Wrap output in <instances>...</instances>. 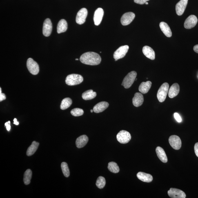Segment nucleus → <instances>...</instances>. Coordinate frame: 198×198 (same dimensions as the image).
<instances>
[{"instance_id":"obj_1","label":"nucleus","mask_w":198,"mask_h":198,"mask_svg":"<svg viewBox=\"0 0 198 198\" xmlns=\"http://www.w3.org/2000/svg\"><path fill=\"white\" fill-rule=\"evenodd\" d=\"M80 60L84 64L90 65H99L101 61L100 56L93 52H88L83 54Z\"/></svg>"},{"instance_id":"obj_2","label":"nucleus","mask_w":198,"mask_h":198,"mask_svg":"<svg viewBox=\"0 0 198 198\" xmlns=\"http://www.w3.org/2000/svg\"><path fill=\"white\" fill-rule=\"evenodd\" d=\"M83 78L80 74H72L67 76L65 82L69 86H75L81 84L83 82Z\"/></svg>"},{"instance_id":"obj_3","label":"nucleus","mask_w":198,"mask_h":198,"mask_svg":"<svg viewBox=\"0 0 198 198\" xmlns=\"http://www.w3.org/2000/svg\"><path fill=\"white\" fill-rule=\"evenodd\" d=\"M169 85L167 83H164L161 85L158 91L157 98L160 102L163 103L166 99L168 93Z\"/></svg>"},{"instance_id":"obj_4","label":"nucleus","mask_w":198,"mask_h":198,"mask_svg":"<svg viewBox=\"0 0 198 198\" xmlns=\"http://www.w3.org/2000/svg\"><path fill=\"white\" fill-rule=\"evenodd\" d=\"M137 76V72L134 71L129 73L124 77L121 85L124 86L125 88H130L135 81Z\"/></svg>"},{"instance_id":"obj_5","label":"nucleus","mask_w":198,"mask_h":198,"mask_svg":"<svg viewBox=\"0 0 198 198\" xmlns=\"http://www.w3.org/2000/svg\"><path fill=\"white\" fill-rule=\"evenodd\" d=\"M27 66L29 71L33 75H36L39 73V65L31 58H29L27 60Z\"/></svg>"},{"instance_id":"obj_6","label":"nucleus","mask_w":198,"mask_h":198,"mask_svg":"<svg viewBox=\"0 0 198 198\" xmlns=\"http://www.w3.org/2000/svg\"><path fill=\"white\" fill-rule=\"evenodd\" d=\"M116 138L120 143L126 144L130 141L131 137L128 132L126 131L121 130L118 133Z\"/></svg>"},{"instance_id":"obj_7","label":"nucleus","mask_w":198,"mask_h":198,"mask_svg":"<svg viewBox=\"0 0 198 198\" xmlns=\"http://www.w3.org/2000/svg\"><path fill=\"white\" fill-rule=\"evenodd\" d=\"M128 49L129 46L128 45L121 46L118 48L113 54V57L115 61L124 57L128 52Z\"/></svg>"},{"instance_id":"obj_8","label":"nucleus","mask_w":198,"mask_h":198,"mask_svg":"<svg viewBox=\"0 0 198 198\" xmlns=\"http://www.w3.org/2000/svg\"><path fill=\"white\" fill-rule=\"evenodd\" d=\"M88 14V10L86 8H83L81 9L78 12L76 16V23L79 25L84 23L86 21Z\"/></svg>"},{"instance_id":"obj_9","label":"nucleus","mask_w":198,"mask_h":198,"mask_svg":"<svg viewBox=\"0 0 198 198\" xmlns=\"http://www.w3.org/2000/svg\"><path fill=\"white\" fill-rule=\"evenodd\" d=\"M169 142L172 148L175 150H179L181 148L182 142L178 136L172 135L169 139Z\"/></svg>"},{"instance_id":"obj_10","label":"nucleus","mask_w":198,"mask_h":198,"mask_svg":"<svg viewBox=\"0 0 198 198\" xmlns=\"http://www.w3.org/2000/svg\"><path fill=\"white\" fill-rule=\"evenodd\" d=\"M168 194L172 198H185L186 197V194L183 191L176 188H170L168 191Z\"/></svg>"},{"instance_id":"obj_11","label":"nucleus","mask_w":198,"mask_h":198,"mask_svg":"<svg viewBox=\"0 0 198 198\" xmlns=\"http://www.w3.org/2000/svg\"><path fill=\"white\" fill-rule=\"evenodd\" d=\"M135 17V14L132 12H128L124 14L121 19V24L126 26L130 24Z\"/></svg>"},{"instance_id":"obj_12","label":"nucleus","mask_w":198,"mask_h":198,"mask_svg":"<svg viewBox=\"0 0 198 198\" xmlns=\"http://www.w3.org/2000/svg\"><path fill=\"white\" fill-rule=\"evenodd\" d=\"M198 22L196 16L193 15H190L185 20L184 23L185 28L187 29H190L195 27Z\"/></svg>"},{"instance_id":"obj_13","label":"nucleus","mask_w":198,"mask_h":198,"mask_svg":"<svg viewBox=\"0 0 198 198\" xmlns=\"http://www.w3.org/2000/svg\"><path fill=\"white\" fill-rule=\"evenodd\" d=\"M52 30V24L49 19L45 20L43 23V33L46 37H48L51 34Z\"/></svg>"},{"instance_id":"obj_14","label":"nucleus","mask_w":198,"mask_h":198,"mask_svg":"<svg viewBox=\"0 0 198 198\" xmlns=\"http://www.w3.org/2000/svg\"><path fill=\"white\" fill-rule=\"evenodd\" d=\"M188 0H181L176 5V13L178 16L182 15L186 8Z\"/></svg>"},{"instance_id":"obj_15","label":"nucleus","mask_w":198,"mask_h":198,"mask_svg":"<svg viewBox=\"0 0 198 198\" xmlns=\"http://www.w3.org/2000/svg\"><path fill=\"white\" fill-rule=\"evenodd\" d=\"M104 14V11L103 9L99 8L95 10L94 13V21L95 25H99L100 23Z\"/></svg>"},{"instance_id":"obj_16","label":"nucleus","mask_w":198,"mask_h":198,"mask_svg":"<svg viewBox=\"0 0 198 198\" xmlns=\"http://www.w3.org/2000/svg\"><path fill=\"white\" fill-rule=\"evenodd\" d=\"M144 98L142 94L139 92H136L132 99V103L134 106L139 107L143 104Z\"/></svg>"},{"instance_id":"obj_17","label":"nucleus","mask_w":198,"mask_h":198,"mask_svg":"<svg viewBox=\"0 0 198 198\" xmlns=\"http://www.w3.org/2000/svg\"><path fill=\"white\" fill-rule=\"evenodd\" d=\"M142 52L144 55L148 59L151 60H154L155 59V52L150 47L147 46L143 47Z\"/></svg>"},{"instance_id":"obj_18","label":"nucleus","mask_w":198,"mask_h":198,"mask_svg":"<svg viewBox=\"0 0 198 198\" xmlns=\"http://www.w3.org/2000/svg\"><path fill=\"white\" fill-rule=\"evenodd\" d=\"M180 91V88L178 84L177 83H174L170 87L168 90V96L171 99H172L177 96L178 94Z\"/></svg>"},{"instance_id":"obj_19","label":"nucleus","mask_w":198,"mask_h":198,"mask_svg":"<svg viewBox=\"0 0 198 198\" xmlns=\"http://www.w3.org/2000/svg\"><path fill=\"white\" fill-rule=\"evenodd\" d=\"M109 105V103L106 102H101L97 103L94 107L93 112L96 113H99L103 112L108 108Z\"/></svg>"},{"instance_id":"obj_20","label":"nucleus","mask_w":198,"mask_h":198,"mask_svg":"<svg viewBox=\"0 0 198 198\" xmlns=\"http://www.w3.org/2000/svg\"><path fill=\"white\" fill-rule=\"evenodd\" d=\"M156 151L157 157L163 163L167 162L168 159L166 153L163 149L160 147L158 146L156 148Z\"/></svg>"},{"instance_id":"obj_21","label":"nucleus","mask_w":198,"mask_h":198,"mask_svg":"<svg viewBox=\"0 0 198 198\" xmlns=\"http://www.w3.org/2000/svg\"><path fill=\"white\" fill-rule=\"evenodd\" d=\"M137 177L143 182H150L153 181V178L150 174L145 173V172H140L137 174Z\"/></svg>"},{"instance_id":"obj_22","label":"nucleus","mask_w":198,"mask_h":198,"mask_svg":"<svg viewBox=\"0 0 198 198\" xmlns=\"http://www.w3.org/2000/svg\"><path fill=\"white\" fill-rule=\"evenodd\" d=\"M88 137L86 135L81 136L76 139V146L78 148H83L88 143Z\"/></svg>"},{"instance_id":"obj_23","label":"nucleus","mask_w":198,"mask_h":198,"mask_svg":"<svg viewBox=\"0 0 198 198\" xmlns=\"http://www.w3.org/2000/svg\"><path fill=\"white\" fill-rule=\"evenodd\" d=\"M160 27L162 31L167 37L170 38L171 37L172 33L171 30L169 26L164 22H161L160 23Z\"/></svg>"},{"instance_id":"obj_24","label":"nucleus","mask_w":198,"mask_h":198,"mask_svg":"<svg viewBox=\"0 0 198 198\" xmlns=\"http://www.w3.org/2000/svg\"><path fill=\"white\" fill-rule=\"evenodd\" d=\"M152 85V82L149 81L142 83L139 86V91L143 94L148 93Z\"/></svg>"},{"instance_id":"obj_25","label":"nucleus","mask_w":198,"mask_h":198,"mask_svg":"<svg viewBox=\"0 0 198 198\" xmlns=\"http://www.w3.org/2000/svg\"><path fill=\"white\" fill-rule=\"evenodd\" d=\"M68 28V24L64 19L60 20L58 23L57 27V32L58 34L66 32Z\"/></svg>"},{"instance_id":"obj_26","label":"nucleus","mask_w":198,"mask_h":198,"mask_svg":"<svg viewBox=\"0 0 198 198\" xmlns=\"http://www.w3.org/2000/svg\"><path fill=\"white\" fill-rule=\"evenodd\" d=\"M39 145V143L35 141L33 142L32 144L29 147L27 152V155L28 156H32L35 153Z\"/></svg>"},{"instance_id":"obj_27","label":"nucleus","mask_w":198,"mask_h":198,"mask_svg":"<svg viewBox=\"0 0 198 198\" xmlns=\"http://www.w3.org/2000/svg\"><path fill=\"white\" fill-rule=\"evenodd\" d=\"M97 95V93L92 90L86 91L83 93L82 97L85 100H88L94 99Z\"/></svg>"},{"instance_id":"obj_28","label":"nucleus","mask_w":198,"mask_h":198,"mask_svg":"<svg viewBox=\"0 0 198 198\" xmlns=\"http://www.w3.org/2000/svg\"><path fill=\"white\" fill-rule=\"evenodd\" d=\"M72 103V99L70 98H65L61 102L60 108L62 110H66L71 105Z\"/></svg>"},{"instance_id":"obj_29","label":"nucleus","mask_w":198,"mask_h":198,"mask_svg":"<svg viewBox=\"0 0 198 198\" xmlns=\"http://www.w3.org/2000/svg\"><path fill=\"white\" fill-rule=\"evenodd\" d=\"M32 177V172L31 170L30 169L27 170L25 172L23 179V182L25 185H28L30 184Z\"/></svg>"},{"instance_id":"obj_30","label":"nucleus","mask_w":198,"mask_h":198,"mask_svg":"<svg viewBox=\"0 0 198 198\" xmlns=\"http://www.w3.org/2000/svg\"><path fill=\"white\" fill-rule=\"evenodd\" d=\"M108 169L110 172L114 173H117L119 172L120 169L117 163L114 162H111L109 163Z\"/></svg>"},{"instance_id":"obj_31","label":"nucleus","mask_w":198,"mask_h":198,"mask_svg":"<svg viewBox=\"0 0 198 198\" xmlns=\"http://www.w3.org/2000/svg\"><path fill=\"white\" fill-rule=\"evenodd\" d=\"M61 167L63 175L66 177H68L70 175V171L68 164L66 163L63 162L61 163Z\"/></svg>"},{"instance_id":"obj_32","label":"nucleus","mask_w":198,"mask_h":198,"mask_svg":"<svg viewBox=\"0 0 198 198\" xmlns=\"http://www.w3.org/2000/svg\"><path fill=\"white\" fill-rule=\"evenodd\" d=\"M105 184H106V181L104 177L100 176L98 178L96 183V185L98 188L100 189H103L105 187Z\"/></svg>"},{"instance_id":"obj_33","label":"nucleus","mask_w":198,"mask_h":198,"mask_svg":"<svg viewBox=\"0 0 198 198\" xmlns=\"http://www.w3.org/2000/svg\"><path fill=\"white\" fill-rule=\"evenodd\" d=\"M70 113L72 115L77 117V116L83 115V114H84V111L81 109L74 108L71 111Z\"/></svg>"},{"instance_id":"obj_34","label":"nucleus","mask_w":198,"mask_h":198,"mask_svg":"<svg viewBox=\"0 0 198 198\" xmlns=\"http://www.w3.org/2000/svg\"><path fill=\"white\" fill-rule=\"evenodd\" d=\"M174 117H175L176 120L177 121V122L179 123H181L182 121V118L179 115V114L177 113H175L174 114Z\"/></svg>"},{"instance_id":"obj_35","label":"nucleus","mask_w":198,"mask_h":198,"mask_svg":"<svg viewBox=\"0 0 198 198\" xmlns=\"http://www.w3.org/2000/svg\"><path fill=\"white\" fill-rule=\"evenodd\" d=\"M149 0H134V2L140 5H143Z\"/></svg>"},{"instance_id":"obj_36","label":"nucleus","mask_w":198,"mask_h":198,"mask_svg":"<svg viewBox=\"0 0 198 198\" xmlns=\"http://www.w3.org/2000/svg\"><path fill=\"white\" fill-rule=\"evenodd\" d=\"M194 150L196 155L198 157V142L196 143L194 145Z\"/></svg>"},{"instance_id":"obj_37","label":"nucleus","mask_w":198,"mask_h":198,"mask_svg":"<svg viewBox=\"0 0 198 198\" xmlns=\"http://www.w3.org/2000/svg\"><path fill=\"white\" fill-rule=\"evenodd\" d=\"M6 99V95L3 93H0V101L4 100Z\"/></svg>"},{"instance_id":"obj_38","label":"nucleus","mask_w":198,"mask_h":198,"mask_svg":"<svg viewBox=\"0 0 198 198\" xmlns=\"http://www.w3.org/2000/svg\"><path fill=\"white\" fill-rule=\"evenodd\" d=\"M5 126L6 127L7 130L8 131H9L10 130L11 126L10 124H9L8 122H7L5 123Z\"/></svg>"},{"instance_id":"obj_39","label":"nucleus","mask_w":198,"mask_h":198,"mask_svg":"<svg viewBox=\"0 0 198 198\" xmlns=\"http://www.w3.org/2000/svg\"><path fill=\"white\" fill-rule=\"evenodd\" d=\"M193 50L196 53H198V45H196L194 47Z\"/></svg>"},{"instance_id":"obj_40","label":"nucleus","mask_w":198,"mask_h":198,"mask_svg":"<svg viewBox=\"0 0 198 198\" xmlns=\"http://www.w3.org/2000/svg\"><path fill=\"white\" fill-rule=\"evenodd\" d=\"M14 124L16 125H18L19 124V122H18L17 119H16V118H15V119H14Z\"/></svg>"},{"instance_id":"obj_41","label":"nucleus","mask_w":198,"mask_h":198,"mask_svg":"<svg viewBox=\"0 0 198 198\" xmlns=\"http://www.w3.org/2000/svg\"><path fill=\"white\" fill-rule=\"evenodd\" d=\"M93 110H90V112H91V113H92V112H93Z\"/></svg>"},{"instance_id":"obj_42","label":"nucleus","mask_w":198,"mask_h":198,"mask_svg":"<svg viewBox=\"0 0 198 198\" xmlns=\"http://www.w3.org/2000/svg\"><path fill=\"white\" fill-rule=\"evenodd\" d=\"M8 122L9 124H10V121H9Z\"/></svg>"},{"instance_id":"obj_43","label":"nucleus","mask_w":198,"mask_h":198,"mask_svg":"<svg viewBox=\"0 0 198 198\" xmlns=\"http://www.w3.org/2000/svg\"><path fill=\"white\" fill-rule=\"evenodd\" d=\"M145 4H146V5H148V3L146 2V3H145Z\"/></svg>"},{"instance_id":"obj_44","label":"nucleus","mask_w":198,"mask_h":198,"mask_svg":"<svg viewBox=\"0 0 198 198\" xmlns=\"http://www.w3.org/2000/svg\"><path fill=\"white\" fill-rule=\"evenodd\" d=\"M76 60H78V59H76Z\"/></svg>"}]
</instances>
